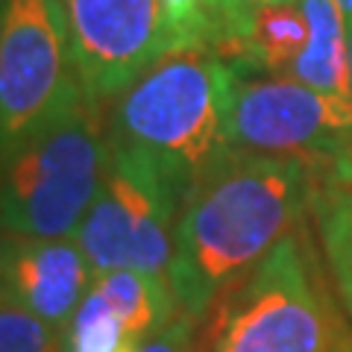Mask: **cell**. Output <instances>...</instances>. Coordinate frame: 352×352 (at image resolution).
<instances>
[{"instance_id":"12","label":"cell","mask_w":352,"mask_h":352,"mask_svg":"<svg viewBox=\"0 0 352 352\" xmlns=\"http://www.w3.org/2000/svg\"><path fill=\"white\" fill-rule=\"evenodd\" d=\"M141 340L129 332L91 279V288L68 323V352H135Z\"/></svg>"},{"instance_id":"18","label":"cell","mask_w":352,"mask_h":352,"mask_svg":"<svg viewBox=\"0 0 352 352\" xmlns=\"http://www.w3.org/2000/svg\"><path fill=\"white\" fill-rule=\"evenodd\" d=\"M335 352H352V338H349V340H344V344H338V346H335Z\"/></svg>"},{"instance_id":"6","label":"cell","mask_w":352,"mask_h":352,"mask_svg":"<svg viewBox=\"0 0 352 352\" xmlns=\"http://www.w3.org/2000/svg\"><path fill=\"white\" fill-rule=\"evenodd\" d=\"M182 203L185 197L176 182L147 153L112 141L103 185L74 241L94 276L109 270L168 276Z\"/></svg>"},{"instance_id":"1","label":"cell","mask_w":352,"mask_h":352,"mask_svg":"<svg viewBox=\"0 0 352 352\" xmlns=\"http://www.w3.org/2000/svg\"><path fill=\"white\" fill-rule=\"evenodd\" d=\"M314 170L291 156L232 150L185 197L168 282L182 314L203 320L311 208Z\"/></svg>"},{"instance_id":"9","label":"cell","mask_w":352,"mask_h":352,"mask_svg":"<svg viewBox=\"0 0 352 352\" xmlns=\"http://www.w3.org/2000/svg\"><path fill=\"white\" fill-rule=\"evenodd\" d=\"M62 9L74 68L100 106L173 53L162 0H62Z\"/></svg>"},{"instance_id":"14","label":"cell","mask_w":352,"mask_h":352,"mask_svg":"<svg viewBox=\"0 0 352 352\" xmlns=\"http://www.w3.org/2000/svg\"><path fill=\"white\" fill-rule=\"evenodd\" d=\"M197 320L188 314H176L173 320L159 329L156 335L141 340L135 352H197Z\"/></svg>"},{"instance_id":"13","label":"cell","mask_w":352,"mask_h":352,"mask_svg":"<svg viewBox=\"0 0 352 352\" xmlns=\"http://www.w3.org/2000/svg\"><path fill=\"white\" fill-rule=\"evenodd\" d=\"M0 352H68V329L50 326L0 294Z\"/></svg>"},{"instance_id":"17","label":"cell","mask_w":352,"mask_h":352,"mask_svg":"<svg viewBox=\"0 0 352 352\" xmlns=\"http://www.w3.org/2000/svg\"><path fill=\"white\" fill-rule=\"evenodd\" d=\"M335 3L340 6V12L346 15V21H352V0H335Z\"/></svg>"},{"instance_id":"8","label":"cell","mask_w":352,"mask_h":352,"mask_svg":"<svg viewBox=\"0 0 352 352\" xmlns=\"http://www.w3.org/2000/svg\"><path fill=\"white\" fill-rule=\"evenodd\" d=\"M220 53L241 71L285 76L352 100L349 21L335 0H288L258 9Z\"/></svg>"},{"instance_id":"15","label":"cell","mask_w":352,"mask_h":352,"mask_svg":"<svg viewBox=\"0 0 352 352\" xmlns=\"http://www.w3.org/2000/svg\"><path fill=\"white\" fill-rule=\"evenodd\" d=\"M276 3H288V0H226V38L223 44L229 41V36L244 24V21L258 12V9H267V6H276ZM223 44H220V50H223Z\"/></svg>"},{"instance_id":"16","label":"cell","mask_w":352,"mask_h":352,"mask_svg":"<svg viewBox=\"0 0 352 352\" xmlns=\"http://www.w3.org/2000/svg\"><path fill=\"white\" fill-rule=\"evenodd\" d=\"M212 6H214V15L220 21V27H223V38H226V0H212ZM223 44V41H220Z\"/></svg>"},{"instance_id":"5","label":"cell","mask_w":352,"mask_h":352,"mask_svg":"<svg viewBox=\"0 0 352 352\" xmlns=\"http://www.w3.org/2000/svg\"><path fill=\"white\" fill-rule=\"evenodd\" d=\"M62 0H3L0 9V170L85 100Z\"/></svg>"},{"instance_id":"2","label":"cell","mask_w":352,"mask_h":352,"mask_svg":"<svg viewBox=\"0 0 352 352\" xmlns=\"http://www.w3.org/2000/svg\"><path fill=\"white\" fill-rule=\"evenodd\" d=\"M235 82L238 68L220 50H173L120 94L112 141L147 153L188 197L232 153L229 115Z\"/></svg>"},{"instance_id":"10","label":"cell","mask_w":352,"mask_h":352,"mask_svg":"<svg viewBox=\"0 0 352 352\" xmlns=\"http://www.w3.org/2000/svg\"><path fill=\"white\" fill-rule=\"evenodd\" d=\"M94 273L74 238H30L0 232V294L68 329Z\"/></svg>"},{"instance_id":"7","label":"cell","mask_w":352,"mask_h":352,"mask_svg":"<svg viewBox=\"0 0 352 352\" xmlns=\"http://www.w3.org/2000/svg\"><path fill=\"white\" fill-rule=\"evenodd\" d=\"M229 141L232 150L291 156L317 170L352 153V100L238 68Z\"/></svg>"},{"instance_id":"20","label":"cell","mask_w":352,"mask_h":352,"mask_svg":"<svg viewBox=\"0 0 352 352\" xmlns=\"http://www.w3.org/2000/svg\"><path fill=\"white\" fill-rule=\"evenodd\" d=\"M0 9H3V0H0Z\"/></svg>"},{"instance_id":"4","label":"cell","mask_w":352,"mask_h":352,"mask_svg":"<svg viewBox=\"0 0 352 352\" xmlns=\"http://www.w3.org/2000/svg\"><path fill=\"white\" fill-rule=\"evenodd\" d=\"M206 352H335V314L294 232L212 305Z\"/></svg>"},{"instance_id":"3","label":"cell","mask_w":352,"mask_h":352,"mask_svg":"<svg viewBox=\"0 0 352 352\" xmlns=\"http://www.w3.org/2000/svg\"><path fill=\"white\" fill-rule=\"evenodd\" d=\"M112 159L100 103L91 97L21 147L0 170V232L74 238Z\"/></svg>"},{"instance_id":"11","label":"cell","mask_w":352,"mask_h":352,"mask_svg":"<svg viewBox=\"0 0 352 352\" xmlns=\"http://www.w3.org/2000/svg\"><path fill=\"white\" fill-rule=\"evenodd\" d=\"M308 212L317 220L323 256L338 294L352 314V153L314 170Z\"/></svg>"},{"instance_id":"19","label":"cell","mask_w":352,"mask_h":352,"mask_svg":"<svg viewBox=\"0 0 352 352\" xmlns=\"http://www.w3.org/2000/svg\"><path fill=\"white\" fill-rule=\"evenodd\" d=\"M349 80H352V21H349Z\"/></svg>"}]
</instances>
